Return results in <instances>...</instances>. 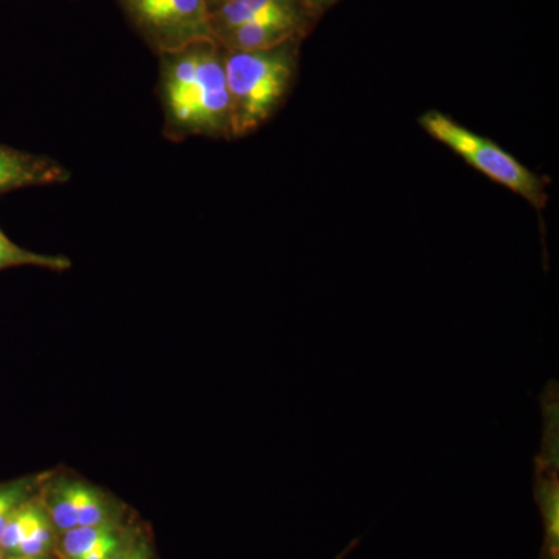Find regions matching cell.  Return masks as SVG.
Returning a JSON list of instances; mask_svg holds the SVG:
<instances>
[{"label": "cell", "mask_w": 559, "mask_h": 559, "mask_svg": "<svg viewBox=\"0 0 559 559\" xmlns=\"http://www.w3.org/2000/svg\"><path fill=\"white\" fill-rule=\"evenodd\" d=\"M157 97L165 139H234L224 49L215 39L159 55Z\"/></svg>", "instance_id": "6da1fadb"}, {"label": "cell", "mask_w": 559, "mask_h": 559, "mask_svg": "<svg viewBox=\"0 0 559 559\" xmlns=\"http://www.w3.org/2000/svg\"><path fill=\"white\" fill-rule=\"evenodd\" d=\"M300 40L266 50H224L231 138L260 130L288 98L299 68Z\"/></svg>", "instance_id": "7a4b0ae2"}, {"label": "cell", "mask_w": 559, "mask_h": 559, "mask_svg": "<svg viewBox=\"0 0 559 559\" xmlns=\"http://www.w3.org/2000/svg\"><path fill=\"white\" fill-rule=\"evenodd\" d=\"M418 123L430 138L454 151L481 175L520 194L536 210L546 209L547 183L498 143L469 131L440 110H428L419 117Z\"/></svg>", "instance_id": "3957f363"}, {"label": "cell", "mask_w": 559, "mask_h": 559, "mask_svg": "<svg viewBox=\"0 0 559 559\" xmlns=\"http://www.w3.org/2000/svg\"><path fill=\"white\" fill-rule=\"evenodd\" d=\"M154 53L212 38L207 0H116Z\"/></svg>", "instance_id": "277c9868"}, {"label": "cell", "mask_w": 559, "mask_h": 559, "mask_svg": "<svg viewBox=\"0 0 559 559\" xmlns=\"http://www.w3.org/2000/svg\"><path fill=\"white\" fill-rule=\"evenodd\" d=\"M543 441L535 462V502L544 527L539 559H559V406L558 384L550 381L540 396Z\"/></svg>", "instance_id": "5b68a950"}, {"label": "cell", "mask_w": 559, "mask_h": 559, "mask_svg": "<svg viewBox=\"0 0 559 559\" xmlns=\"http://www.w3.org/2000/svg\"><path fill=\"white\" fill-rule=\"evenodd\" d=\"M319 17L275 16L249 22L215 39L224 50L255 51L272 49L290 40H304L318 24Z\"/></svg>", "instance_id": "8992f818"}, {"label": "cell", "mask_w": 559, "mask_h": 559, "mask_svg": "<svg viewBox=\"0 0 559 559\" xmlns=\"http://www.w3.org/2000/svg\"><path fill=\"white\" fill-rule=\"evenodd\" d=\"M69 180L70 171L60 162L0 143V197L31 187L61 186Z\"/></svg>", "instance_id": "52a82bcc"}, {"label": "cell", "mask_w": 559, "mask_h": 559, "mask_svg": "<svg viewBox=\"0 0 559 559\" xmlns=\"http://www.w3.org/2000/svg\"><path fill=\"white\" fill-rule=\"evenodd\" d=\"M304 14L320 17L300 0H227L210 13V32L213 39H218L249 22Z\"/></svg>", "instance_id": "ba28073f"}, {"label": "cell", "mask_w": 559, "mask_h": 559, "mask_svg": "<svg viewBox=\"0 0 559 559\" xmlns=\"http://www.w3.org/2000/svg\"><path fill=\"white\" fill-rule=\"evenodd\" d=\"M84 488H86L84 481L70 479L66 474L58 473H51L40 488V500L58 532L79 527Z\"/></svg>", "instance_id": "9c48e42d"}, {"label": "cell", "mask_w": 559, "mask_h": 559, "mask_svg": "<svg viewBox=\"0 0 559 559\" xmlns=\"http://www.w3.org/2000/svg\"><path fill=\"white\" fill-rule=\"evenodd\" d=\"M11 267H40V270L66 272L72 267V260L64 255L33 252L10 240L0 227V271Z\"/></svg>", "instance_id": "30bf717a"}, {"label": "cell", "mask_w": 559, "mask_h": 559, "mask_svg": "<svg viewBox=\"0 0 559 559\" xmlns=\"http://www.w3.org/2000/svg\"><path fill=\"white\" fill-rule=\"evenodd\" d=\"M51 473L35 474L0 484V533L14 511L24 506L33 496L38 495Z\"/></svg>", "instance_id": "8fae6325"}, {"label": "cell", "mask_w": 559, "mask_h": 559, "mask_svg": "<svg viewBox=\"0 0 559 559\" xmlns=\"http://www.w3.org/2000/svg\"><path fill=\"white\" fill-rule=\"evenodd\" d=\"M116 522H108V524L100 525H79L62 532L60 539V554L64 559H79L86 555L92 547L97 546L103 539L116 533Z\"/></svg>", "instance_id": "7c38bea8"}, {"label": "cell", "mask_w": 559, "mask_h": 559, "mask_svg": "<svg viewBox=\"0 0 559 559\" xmlns=\"http://www.w3.org/2000/svg\"><path fill=\"white\" fill-rule=\"evenodd\" d=\"M55 530L57 528H55L53 522H51L49 513H47L46 507L43 503V510H40L38 518H36L31 532L22 539L20 547L11 557H47L49 551L53 549Z\"/></svg>", "instance_id": "4fadbf2b"}, {"label": "cell", "mask_w": 559, "mask_h": 559, "mask_svg": "<svg viewBox=\"0 0 559 559\" xmlns=\"http://www.w3.org/2000/svg\"><path fill=\"white\" fill-rule=\"evenodd\" d=\"M108 522H114L109 498L103 495L102 489L86 484L83 500H81L79 525L84 527V525H100Z\"/></svg>", "instance_id": "5bb4252c"}, {"label": "cell", "mask_w": 559, "mask_h": 559, "mask_svg": "<svg viewBox=\"0 0 559 559\" xmlns=\"http://www.w3.org/2000/svg\"><path fill=\"white\" fill-rule=\"evenodd\" d=\"M121 546H123V539H121L120 530H117L116 533L103 539L97 546L92 547L86 555L79 559H109Z\"/></svg>", "instance_id": "9a60e30c"}, {"label": "cell", "mask_w": 559, "mask_h": 559, "mask_svg": "<svg viewBox=\"0 0 559 559\" xmlns=\"http://www.w3.org/2000/svg\"><path fill=\"white\" fill-rule=\"evenodd\" d=\"M301 3L308 7L311 11H314L316 14H322L323 11L331 9L334 3L340 2V0H300Z\"/></svg>", "instance_id": "2e32d148"}, {"label": "cell", "mask_w": 559, "mask_h": 559, "mask_svg": "<svg viewBox=\"0 0 559 559\" xmlns=\"http://www.w3.org/2000/svg\"><path fill=\"white\" fill-rule=\"evenodd\" d=\"M359 543H360V538H356V539L349 540L348 546L345 547V549L342 550L341 554L337 555V557L334 558V559H345V558H347L348 555L352 554V551L355 550L356 547L359 546Z\"/></svg>", "instance_id": "e0dca14e"}, {"label": "cell", "mask_w": 559, "mask_h": 559, "mask_svg": "<svg viewBox=\"0 0 559 559\" xmlns=\"http://www.w3.org/2000/svg\"><path fill=\"white\" fill-rule=\"evenodd\" d=\"M226 2L227 0H207L210 13H212L213 10L218 9V7L223 5V3Z\"/></svg>", "instance_id": "ac0fdd59"}, {"label": "cell", "mask_w": 559, "mask_h": 559, "mask_svg": "<svg viewBox=\"0 0 559 559\" xmlns=\"http://www.w3.org/2000/svg\"><path fill=\"white\" fill-rule=\"evenodd\" d=\"M43 558V557H40ZM5 559H36V558H32V557H7Z\"/></svg>", "instance_id": "d6986e66"}, {"label": "cell", "mask_w": 559, "mask_h": 559, "mask_svg": "<svg viewBox=\"0 0 559 559\" xmlns=\"http://www.w3.org/2000/svg\"><path fill=\"white\" fill-rule=\"evenodd\" d=\"M5 558H7V555H5V554H3V550H2V549H0V559H5Z\"/></svg>", "instance_id": "ffe728a7"}]
</instances>
